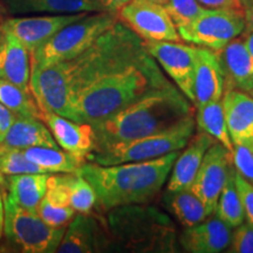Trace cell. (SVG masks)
<instances>
[{"label": "cell", "mask_w": 253, "mask_h": 253, "mask_svg": "<svg viewBox=\"0 0 253 253\" xmlns=\"http://www.w3.org/2000/svg\"><path fill=\"white\" fill-rule=\"evenodd\" d=\"M231 160L236 171L253 184V151L245 145L233 144Z\"/></svg>", "instance_id": "cell-33"}, {"label": "cell", "mask_w": 253, "mask_h": 253, "mask_svg": "<svg viewBox=\"0 0 253 253\" xmlns=\"http://www.w3.org/2000/svg\"><path fill=\"white\" fill-rule=\"evenodd\" d=\"M20 173H48L25 156L23 149L0 144V175L11 176Z\"/></svg>", "instance_id": "cell-31"}, {"label": "cell", "mask_w": 253, "mask_h": 253, "mask_svg": "<svg viewBox=\"0 0 253 253\" xmlns=\"http://www.w3.org/2000/svg\"><path fill=\"white\" fill-rule=\"evenodd\" d=\"M37 213L45 223L54 227L67 226L75 216L77 212L69 203L65 173H50Z\"/></svg>", "instance_id": "cell-21"}, {"label": "cell", "mask_w": 253, "mask_h": 253, "mask_svg": "<svg viewBox=\"0 0 253 253\" xmlns=\"http://www.w3.org/2000/svg\"><path fill=\"white\" fill-rule=\"evenodd\" d=\"M163 201L168 210L184 227L194 226L209 218L201 199L190 189L167 190Z\"/></svg>", "instance_id": "cell-25"}, {"label": "cell", "mask_w": 253, "mask_h": 253, "mask_svg": "<svg viewBox=\"0 0 253 253\" xmlns=\"http://www.w3.org/2000/svg\"><path fill=\"white\" fill-rule=\"evenodd\" d=\"M40 119L62 150L89 160L96 149V135L90 123L73 121L53 112H41Z\"/></svg>", "instance_id": "cell-13"}, {"label": "cell", "mask_w": 253, "mask_h": 253, "mask_svg": "<svg viewBox=\"0 0 253 253\" xmlns=\"http://www.w3.org/2000/svg\"><path fill=\"white\" fill-rule=\"evenodd\" d=\"M192 115V107L175 84L155 91L102 121L94 123L96 149L156 134Z\"/></svg>", "instance_id": "cell-4"}, {"label": "cell", "mask_w": 253, "mask_h": 253, "mask_svg": "<svg viewBox=\"0 0 253 253\" xmlns=\"http://www.w3.org/2000/svg\"><path fill=\"white\" fill-rule=\"evenodd\" d=\"M49 175L50 173H20L7 176L4 179L7 186L6 191L18 205L37 213L46 192Z\"/></svg>", "instance_id": "cell-24"}, {"label": "cell", "mask_w": 253, "mask_h": 253, "mask_svg": "<svg viewBox=\"0 0 253 253\" xmlns=\"http://www.w3.org/2000/svg\"><path fill=\"white\" fill-rule=\"evenodd\" d=\"M110 244L106 230L90 213H78L66 226L59 253H91L104 251Z\"/></svg>", "instance_id": "cell-14"}, {"label": "cell", "mask_w": 253, "mask_h": 253, "mask_svg": "<svg viewBox=\"0 0 253 253\" xmlns=\"http://www.w3.org/2000/svg\"><path fill=\"white\" fill-rule=\"evenodd\" d=\"M5 245L1 251L20 253H53L58 251L66 226L54 227L45 223L38 213L21 208L2 190Z\"/></svg>", "instance_id": "cell-6"}, {"label": "cell", "mask_w": 253, "mask_h": 253, "mask_svg": "<svg viewBox=\"0 0 253 253\" xmlns=\"http://www.w3.org/2000/svg\"><path fill=\"white\" fill-rule=\"evenodd\" d=\"M0 79L30 89V52L12 34L0 28Z\"/></svg>", "instance_id": "cell-20"}, {"label": "cell", "mask_w": 253, "mask_h": 253, "mask_svg": "<svg viewBox=\"0 0 253 253\" xmlns=\"http://www.w3.org/2000/svg\"><path fill=\"white\" fill-rule=\"evenodd\" d=\"M225 89H238L250 93L253 88V60L242 34L217 50Z\"/></svg>", "instance_id": "cell-16"}, {"label": "cell", "mask_w": 253, "mask_h": 253, "mask_svg": "<svg viewBox=\"0 0 253 253\" xmlns=\"http://www.w3.org/2000/svg\"><path fill=\"white\" fill-rule=\"evenodd\" d=\"M14 119V114L8 108H6L4 104L0 103V143L5 138V136L9 130V128H11Z\"/></svg>", "instance_id": "cell-36"}, {"label": "cell", "mask_w": 253, "mask_h": 253, "mask_svg": "<svg viewBox=\"0 0 253 253\" xmlns=\"http://www.w3.org/2000/svg\"><path fill=\"white\" fill-rule=\"evenodd\" d=\"M227 130L232 144L253 151V97L238 89H225L221 97Z\"/></svg>", "instance_id": "cell-17"}, {"label": "cell", "mask_w": 253, "mask_h": 253, "mask_svg": "<svg viewBox=\"0 0 253 253\" xmlns=\"http://www.w3.org/2000/svg\"><path fill=\"white\" fill-rule=\"evenodd\" d=\"M243 38H244L245 45L248 47L250 54H251V58L253 60V31L252 32H243L242 33Z\"/></svg>", "instance_id": "cell-40"}, {"label": "cell", "mask_w": 253, "mask_h": 253, "mask_svg": "<svg viewBox=\"0 0 253 253\" xmlns=\"http://www.w3.org/2000/svg\"><path fill=\"white\" fill-rule=\"evenodd\" d=\"M97 1L100 2L104 11L118 15L123 6H126L130 0H97Z\"/></svg>", "instance_id": "cell-38"}, {"label": "cell", "mask_w": 253, "mask_h": 253, "mask_svg": "<svg viewBox=\"0 0 253 253\" xmlns=\"http://www.w3.org/2000/svg\"><path fill=\"white\" fill-rule=\"evenodd\" d=\"M250 93H251V94H252V97H253V88H252V90H251V91H250Z\"/></svg>", "instance_id": "cell-44"}, {"label": "cell", "mask_w": 253, "mask_h": 253, "mask_svg": "<svg viewBox=\"0 0 253 253\" xmlns=\"http://www.w3.org/2000/svg\"><path fill=\"white\" fill-rule=\"evenodd\" d=\"M87 14L88 13H73L15 17L5 20L0 28L12 34L31 53L32 50L46 42L61 28L74 21L80 20Z\"/></svg>", "instance_id": "cell-12"}, {"label": "cell", "mask_w": 253, "mask_h": 253, "mask_svg": "<svg viewBox=\"0 0 253 253\" xmlns=\"http://www.w3.org/2000/svg\"><path fill=\"white\" fill-rule=\"evenodd\" d=\"M164 7L177 28L194 21L205 8L198 0H168Z\"/></svg>", "instance_id": "cell-32"}, {"label": "cell", "mask_w": 253, "mask_h": 253, "mask_svg": "<svg viewBox=\"0 0 253 253\" xmlns=\"http://www.w3.org/2000/svg\"><path fill=\"white\" fill-rule=\"evenodd\" d=\"M243 12H244V18H245L244 32H252L253 31V0H248V1L243 5Z\"/></svg>", "instance_id": "cell-39"}, {"label": "cell", "mask_w": 253, "mask_h": 253, "mask_svg": "<svg viewBox=\"0 0 253 253\" xmlns=\"http://www.w3.org/2000/svg\"><path fill=\"white\" fill-rule=\"evenodd\" d=\"M195 125L194 116H188L167 130L101 148L90 155L88 162L114 166L155 160L173 151H181L194 135Z\"/></svg>", "instance_id": "cell-7"}, {"label": "cell", "mask_w": 253, "mask_h": 253, "mask_svg": "<svg viewBox=\"0 0 253 253\" xmlns=\"http://www.w3.org/2000/svg\"><path fill=\"white\" fill-rule=\"evenodd\" d=\"M238 1L240 2V4H242V5H244L245 4V2L246 1H248V0H238Z\"/></svg>", "instance_id": "cell-42"}, {"label": "cell", "mask_w": 253, "mask_h": 253, "mask_svg": "<svg viewBox=\"0 0 253 253\" xmlns=\"http://www.w3.org/2000/svg\"><path fill=\"white\" fill-rule=\"evenodd\" d=\"M179 151L155 160L114 166L86 162L79 173L93 186L101 212L131 205L145 204L156 197L169 178Z\"/></svg>", "instance_id": "cell-3"}, {"label": "cell", "mask_w": 253, "mask_h": 253, "mask_svg": "<svg viewBox=\"0 0 253 253\" xmlns=\"http://www.w3.org/2000/svg\"><path fill=\"white\" fill-rule=\"evenodd\" d=\"M143 41H181L176 25L163 5L149 0H130L118 14Z\"/></svg>", "instance_id": "cell-9"}, {"label": "cell", "mask_w": 253, "mask_h": 253, "mask_svg": "<svg viewBox=\"0 0 253 253\" xmlns=\"http://www.w3.org/2000/svg\"><path fill=\"white\" fill-rule=\"evenodd\" d=\"M235 183L237 191L240 197L243 209H244L245 218L253 226V184L245 179L235 170Z\"/></svg>", "instance_id": "cell-35"}, {"label": "cell", "mask_w": 253, "mask_h": 253, "mask_svg": "<svg viewBox=\"0 0 253 253\" xmlns=\"http://www.w3.org/2000/svg\"><path fill=\"white\" fill-rule=\"evenodd\" d=\"M118 20L116 14L95 12L61 28L46 42L30 53L31 72L41 71L55 63L77 58Z\"/></svg>", "instance_id": "cell-5"}, {"label": "cell", "mask_w": 253, "mask_h": 253, "mask_svg": "<svg viewBox=\"0 0 253 253\" xmlns=\"http://www.w3.org/2000/svg\"><path fill=\"white\" fill-rule=\"evenodd\" d=\"M144 46L175 86L194 103L197 46L185 45L181 41H144Z\"/></svg>", "instance_id": "cell-10"}, {"label": "cell", "mask_w": 253, "mask_h": 253, "mask_svg": "<svg viewBox=\"0 0 253 253\" xmlns=\"http://www.w3.org/2000/svg\"><path fill=\"white\" fill-rule=\"evenodd\" d=\"M24 154L31 162L38 164L48 173L79 172L80 168L88 162L86 158L60 150V148L32 147L24 149Z\"/></svg>", "instance_id": "cell-26"}, {"label": "cell", "mask_w": 253, "mask_h": 253, "mask_svg": "<svg viewBox=\"0 0 253 253\" xmlns=\"http://www.w3.org/2000/svg\"><path fill=\"white\" fill-rule=\"evenodd\" d=\"M195 122L197 123L199 130L212 136L218 143L224 145L230 153L232 151L233 144L230 138L229 130H227L225 114H224L221 100L216 101V102H210L202 108L197 109Z\"/></svg>", "instance_id": "cell-27"}, {"label": "cell", "mask_w": 253, "mask_h": 253, "mask_svg": "<svg viewBox=\"0 0 253 253\" xmlns=\"http://www.w3.org/2000/svg\"><path fill=\"white\" fill-rule=\"evenodd\" d=\"M149 1H153V2H156V4H160V5H166L168 2V0H149Z\"/></svg>", "instance_id": "cell-41"}, {"label": "cell", "mask_w": 253, "mask_h": 253, "mask_svg": "<svg viewBox=\"0 0 253 253\" xmlns=\"http://www.w3.org/2000/svg\"><path fill=\"white\" fill-rule=\"evenodd\" d=\"M69 203L78 213H91L96 204V195L90 183L79 172L65 173Z\"/></svg>", "instance_id": "cell-30"}, {"label": "cell", "mask_w": 253, "mask_h": 253, "mask_svg": "<svg viewBox=\"0 0 253 253\" xmlns=\"http://www.w3.org/2000/svg\"><path fill=\"white\" fill-rule=\"evenodd\" d=\"M177 31L186 42L217 52L245 31L244 12L238 8L205 7L194 21Z\"/></svg>", "instance_id": "cell-8"}, {"label": "cell", "mask_w": 253, "mask_h": 253, "mask_svg": "<svg viewBox=\"0 0 253 253\" xmlns=\"http://www.w3.org/2000/svg\"><path fill=\"white\" fill-rule=\"evenodd\" d=\"M0 144L23 150L32 147L60 148L42 120L26 116H15Z\"/></svg>", "instance_id": "cell-23"}, {"label": "cell", "mask_w": 253, "mask_h": 253, "mask_svg": "<svg viewBox=\"0 0 253 253\" xmlns=\"http://www.w3.org/2000/svg\"><path fill=\"white\" fill-rule=\"evenodd\" d=\"M173 86L148 50L128 65L104 75L71 100L67 119L94 123L108 119L120 110L155 91Z\"/></svg>", "instance_id": "cell-2"}, {"label": "cell", "mask_w": 253, "mask_h": 253, "mask_svg": "<svg viewBox=\"0 0 253 253\" xmlns=\"http://www.w3.org/2000/svg\"><path fill=\"white\" fill-rule=\"evenodd\" d=\"M144 41L118 20L77 58L31 72L30 89L41 112L67 118L71 100L104 75L145 52Z\"/></svg>", "instance_id": "cell-1"}, {"label": "cell", "mask_w": 253, "mask_h": 253, "mask_svg": "<svg viewBox=\"0 0 253 253\" xmlns=\"http://www.w3.org/2000/svg\"><path fill=\"white\" fill-rule=\"evenodd\" d=\"M1 231H2V224L0 223V237H1Z\"/></svg>", "instance_id": "cell-43"}, {"label": "cell", "mask_w": 253, "mask_h": 253, "mask_svg": "<svg viewBox=\"0 0 253 253\" xmlns=\"http://www.w3.org/2000/svg\"><path fill=\"white\" fill-rule=\"evenodd\" d=\"M0 103L15 116L40 119L41 110L31 90L23 89L12 82L0 79Z\"/></svg>", "instance_id": "cell-29"}, {"label": "cell", "mask_w": 253, "mask_h": 253, "mask_svg": "<svg viewBox=\"0 0 253 253\" xmlns=\"http://www.w3.org/2000/svg\"><path fill=\"white\" fill-rule=\"evenodd\" d=\"M232 160L231 153L218 142L209 148L201 167L190 185L191 190L203 203L209 217L213 216L218 198L229 176Z\"/></svg>", "instance_id": "cell-11"}, {"label": "cell", "mask_w": 253, "mask_h": 253, "mask_svg": "<svg viewBox=\"0 0 253 253\" xmlns=\"http://www.w3.org/2000/svg\"><path fill=\"white\" fill-rule=\"evenodd\" d=\"M231 235V227L214 217L185 227L179 237V243L186 252L219 253L229 248Z\"/></svg>", "instance_id": "cell-18"}, {"label": "cell", "mask_w": 253, "mask_h": 253, "mask_svg": "<svg viewBox=\"0 0 253 253\" xmlns=\"http://www.w3.org/2000/svg\"><path fill=\"white\" fill-rule=\"evenodd\" d=\"M12 14H73L106 12L97 0H1Z\"/></svg>", "instance_id": "cell-22"}, {"label": "cell", "mask_w": 253, "mask_h": 253, "mask_svg": "<svg viewBox=\"0 0 253 253\" xmlns=\"http://www.w3.org/2000/svg\"><path fill=\"white\" fill-rule=\"evenodd\" d=\"M202 6L207 8H238L243 9V5L238 0H198Z\"/></svg>", "instance_id": "cell-37"}, {"label": "cell", "mask_w": 253, "mask_h": 253, "mask_svg": "<svg viewBox=\"0 0 253 253\" xmlns=\"http://www.w3.org/2000/svg\"><path fill=\"white\" fill-rule=\"evenodd\" d=\"M225 82L216 50L197 46L194 81V106L202 108L210 102L220 101Z\"/></svg>", "instance_id": "cell-15"}, {"label": "cell", "mask_w": 253, "mask_h": 253, "mask_svg": "<svg viewBox=\"0 0 253 253\" xmlns=\"http://www.w3.org/2000/svg\"><path fill=\"white\" fill-rule=\"evenodd\" d=\"M214 214L231 229L239 226L245 220L244 209H243L242 202H240V197L236 188L235 168L233 166H231L229 176H227L225 184L221 189Z\"/></svg>", "instance_id": "cell-28"}, {"label": "cell", "mask_w": 253, "mask_h": 253, "mask_svg": "<svg viewBox=\"0 0 253 253\" xmlns=\"http://www.w3.org/2000/svg\"><path fill=\"white\" fill-rule=\"evenodd\" d=\"M227 249L232 253H253V226L251 224L243 223L235 227Z\"/></svg>", "instance_id": "cell-34"}, {"label": "cell", "mask_w": 253, "mask_h": 253, "mask_svg": "<svg viewBox=\"0 0 253 253\" xmlns=\"http://www.w3.org/2000/svg\"><path fill=\"white\" fill-rule=\"evenodd\" d=\"M214 142L217 141L212 136L204 131H199L195 136L192 135L188 144L185 145V149L178 154L173 163L167 190L176 191L189 189L201 167L204 155Z\"/></svg>", "instance_id": "cell-19"}]
</instances>
